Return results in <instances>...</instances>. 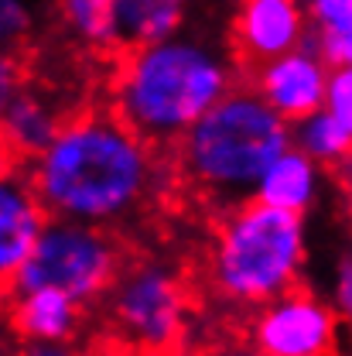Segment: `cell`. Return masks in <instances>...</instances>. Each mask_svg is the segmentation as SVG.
Here are the masks:
<instances>
[{"label": "cell", "instance_id": "1", "mask_svg": "<svg viewBox=\"0 0 352 356\" xmlns=\"http://www.w3.org/2000/svg\"><path fill=\"white\" fill-rule=\"evenodd\" d=\"M48 216L124 229L161 195L168 178L161 147L144 140L113 106L72 113L55 140L28 161Z\"/></svg>", "mask_w": 352, "mask_h": 356}, {"label": "cell", "instance_id": "2", "mask_svg": "<svg viewBox=\"0 0 352 356\" xmlns=\"http://www.w3.org/2000/svg\"><path fill=\"white\" fill-rule=\"evenodd\" d=\"M236 55L212 35L181 28L120 55L110 106L144 140L171 151L236 86Z\"/></svg>", "mask_w": 352, "mask_h": 356}, {"label": "cell", "instance_id": "3", "mask_svg": "<svg viewBox=\"0 0 352 356\" xmlns=\"http://www.w3.org/2000/svg\"><path fill=\"white\" fill-rule=\"evenodd\" d=\"M291 147V124L257 92L236 83L171 147V175L216 216L253 199L270 161Z\"/></svg>", "mask_w": 352, "mask_h": 356}, {"label": "cell", "instance_id": "4", "mask_svg": "<svg viewBox=\"0 0 352 356\" xmlns=\"http://www.w3.org/2000/svg\"><path fill=\"white\" fill-rule=\"evenodd\" d=\"M308 261L305 216L246 199L216 216L206 288L226 309L253 312L301 284Z\"/></svg>", "mask_w": 352, "mask_h": 356}, {"label": "cell", "instance_id": "5", "mask_svg": "<svg viewBox=\"0 0 352 356\" xmlns=\"http://www.w3.org/2000/svg\"><path fill=\"white\" fill-rule=\"evenodd\" d=\"M92 312L120 356H181L192 332V288L175 261L140 254L127 257Z\"/></svg>", "mask_w": 352, "mask_h": 356}, {"label": "cell", "instance_id": "6", "mask_svg": "<svg viewBox=\"0 0 352 356\" xmlns=\"http://www.w3.org/2000/svg\"><path fill=\"white\" fill-rule=\"evenodd\" d=\"M124 264H127V247L120 240V229L48 216L35 250L24 261L10 291L58 288L92 312L117 281V274L124 270Z\"/></svg>", "mask_w": 352, "mask_h": 356}, {"label": "cell", "instance_id": "7", "mask_svg": "<svg viewBox=\"0 0 352 356\" xmlns=\"http://www.w3.org/2000/svg\"><path fill=\"white\" fill-rule=\"evenodd\" d=\"M342 312L308 288H291L250 312L243 336L264 356H339Z\"/></svg>", "mask_w": 352, "mask_h": 356}, {"label": "cell", "instance_id": "8", "mask_svg": "<svg viewBox=\"0 0 352 356\" xmlns=\"http://www.w3.org/2000/svg\"><path fill=\"white\" fill-rule=\"evenodd\" d=\"M311 38L308 0H240L233 17V55L240 69L257 72Z\"/></svg>", "mask_w": 352, "mask_h": 356}, {"label": "cell", "instance_id": "9", "mask_svg": "<svg viewBox=\"0 0 352 356\" xmlns=\"http://www.w3.org/2000/svg\"><path fill=\"white\" fill-rule=\"evenodd\" d=\"M44 222L48 209L28 175V165L0 154V298L14 288Z\"/></svg>", "mask_w": 352, "mask_h": 356}, {"label": "cell", "instance_id": "10", "mask_svg": "<svg viewBox=\"0 0 352 356\" xmlns=\"http://www.w3.org/2000/svg\"><path fill=\"white\" fill-rule=\"evenodd\" d=\"M328 76H332V62L308 42L287 55L264 62L257 72H250V83L287 124H298L325 106Z\"/></svg>", "mask_w": 352, "mask_h": 356}, {"label": "cell", "instance_id": "11", "mask_svg": "<svg viewBox=\"0 0 352 356\" xmlns=\"http://www.w3.org/2000/svg\"><path fill=\"white\" fill-rule=\"evenodd\" d=\"M0 302L21 343H72L86 329L89 309L58 288L7 291Z\"/></svg>", "mask_w": 352, "mask_h": 356}, {"label": "cell", "instance_id": "12", "mask_svg": "<svg viewBox=\"0 0 352 356\" xmlns=\"http://www.w3.org/2000/svg\"><path fill=\"white\" fill-rule=\"evenodd\" d=\"M65 120L69 117L62 103L55 99V92L24 86L7 106V113L0 117V154L28 165L55 140V134L62 131Z\"/></svg>", "mask_w": 352, "mask_h": 356}, {"label": "cell", "instance_id": "13", "mask_svg": "<svg viewBox=\"0 0 352 356\" xmlns=\"http://www.w3.org/2000/svg\"><path fill=\"white\" fill-rule=\"evenodd\" d=\"M318 188H321V165L315 158H308L301 147L291 144L287 151H280L270 161L264 178L257 181L253 199L305 216L315 206V199H318Z\"/></svg>", "mask_w": 352, "mask_h": 356}, {"label": "cell", "instance_id": "14", "mask_svg": "<svg viewBox=\"0 0 352 356\" xmlns=\"http://www.w3.org/2000/svg\"><path fill=\"white\" fill-rule=\"evenodd\" d=\"M188 0H113L117 55L171 38L185 28Z\"/></svg>", "mask_w": 352, "mask_h": 356}, {"label": "cell", "instance_id": "15", "mask_svg": "<svg viewBox=\"0 0 352 356\" xmlns=\"http://www.w3.org/2000/svg\"><path fill=\"white\" fill-rule=\"evenodd\" d=\"M58 24L89 55L117 51L113 35V0H55Z\"/></svg>", "mask_w": 352, "mask_h": 356}, {"label": "cell", "instance_id": "16", "mask_svg": "<svg viewBox=\"0 0 352 356\" xmlns=\"http://www.w3.org/2000/svg\"><path fill=\"white\" fill-rule=\"evenodd\" d=\"M291 144L315 158L321 168H342L352 161V131L325 106L291 124Z\"/></svg>", "mask_w": 352, "mask_h": 356}, {"label": "cell", "instance_id": "17", "mask_svg": "<svg viewBox=\"0 0 352 356\" xmlns=\"http://www.w3.org/2000/svg\"><path fill=\"white\" fill-rule=\"evenodd\" d=\"M308 42L332 65H352V0H308Z\"/></svg>", "mask_w": 352, "mask_h": 356}, {"label": "cell", "instance_id": "18", "mask_svg": "<svg viewBox=\"0 0 352 356\" xmlns=\"http://www.w3.org/2000/svg\"><path fill=\"white\" fill-rule=\"evenodd\" d=\"M44 28V0H0V55H24Z\"/></svg>", "mask_w": 352, "mask_h": 356}, {"label": "cell", "instance_id": "19", "mask_svg": "<svg viewBox=\"0 0 352 356\" xmlns=\"http://www.w3.org/2000/svg\"><path fill=\"white\" fill-rule=\"evenodd\" d=\"M325 110L339 117L352 131V65H332L328 92H325Z\"/></svg>", "mask_w": 352, "mask_h": 356}, {"label": "cell", "instance_id": "20", "mask_svg": "<svg viewBox=\"0 0 352 356\" xmlns=\"http://www.w3.org/2000/svg\"><path fill=\"white\" fill-rule=\"evenodd\" d=\"M28 86V69L21 55H0V117L14 103V96Z\"/></svg>", "mask_w": 352, "mask_h": 356}, {"label": "cell", "instance_id": "21", "mask_svg": "<svg viewBox=\"0 0 352 356\" xmlns=\"http://www.w3.org/2000/svg\"><path fill=\"white\" fill-rule=\"evenodd\" d=\"M332 305L342 312V318L352 322V250H346L332 274Z\"/></svg>", "mask_w": 352, "mask_h": 356}, {"label": "cell", "instance_id": "22", "mask_svg": "<svg viewBox=\"0 0 352 356\" xmlns=\"http://www.w3.org/2000/svg\"><path fill=\"white\" fill-rule=\"evenodd\" d=\"M199 356H264L246 336H226V339H216L209 346H202Z\"/></svg>", "mask_w": 352, "mask_h": 356}, {"label": "cell", "instance_id": "23", "mask_svg": "<svg viewBox=\"0 0 352 356\" xmlns=\"http://www.w3.org/2000/svg\"><path fill=\"white\" fill-rule=\"evenodd\" d=\"M17 356H92V353L79 339H72V343H21Z\"/></svg>", "mask_w": 352, "mask_h": 356}, {"label": "cell", "instance_id": "24", "mask_svg": "<svg viewBox=\"0 0 352 356\" xmlns=\"http://www.w3.org/2000/svg\"><path fill=\"white\" fill-rule=\"evenodd\" d=\"M17 353H21V339H17L10 318H7V309L0 305V356H17Z\"/></svg>", "mask_w": 352, "mask_h": 356}]
</instances>
